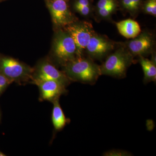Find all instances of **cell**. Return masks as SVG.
I'll return each mask as SVG.
<instances>
[{"mask_svg": "<svg viewBox=\"0 0 156 156\" xmlns=\"http://www.w3.org/2000/svg\"><path fill=\"white\" fill-rule=\"evenodd\" d=\"M0 70L11 82L30 77L33 69L16 59L5 57L0 60Z\"/></svg>", "mask_w": 156, "mask_h": 156, "instance_id": "4", "label": "cell"}, {"mask_svg": "<svg viewBox=\"0 0 156 156\" xmlns=\"http://www.w3.org/2000/svg\"><path fill=\"white\" fill-rule=\"evenodd\" d=\"M78 12L84 16H87L90 13V6H75Z\"/></svg>", "mask_w": 156, "mask_h": 156, "instance_id": "19", "label": "cell"}, {"mask_svg": "<svg viewBox=\"0 0 156 156\" xmlns=\"http://www.w3.org/2000/svg\"><path fill=\"white\" fill-rule=\"evenodd\" d=\"M54 80L63 84L66 87L69 83V79L65 73L57 69L54 66L48 62L41 63L38 67L33 81Z\"/></svg>", "mask_w": 156, "mask_h": 156, "instance_id": "7", "label": "cell"}, {"mask_svg": "<svg viewBox=\"0 0 156 156\" xmlns=\"http://www.w3.org/2000/svg\"><path fill=\"white\" fill-rule=\"evenodd\" d=\"M131 61L132 59L129 55L123 50H118L108 56L100 66L101 75L118 78L124 77Z\"/></svg>", "mask_w": 156, "mask_h": 156, "instance_id": "2", "label": "cell"}, {"mask_svg": "<svg viewBox=\"0 0 156 156\" xmlns=\"http://www.w3.org/2000/svg\"><path fill=\"white\" fill-rule=\"evenodd\" d=\"M65 74L69 80L92 85L101 75L100 67L90 60L77 57L65 65Z\"/></svg>", "mask_w": 156, "mask_h": 156, "instance_id": "1", "label": "cell"}, {"mask_svg": "<svg viewBox=\"0 0 156 156\" xmlns=\"http://www.w3.org/2000/svg\"><path fill=\"white\" fill-rule=\"evenodd\" d=\"M152 43L150 36L147 34L144 33L131 41L128 44V48L134 55H142L151 49Z\"/></svg>", "mask_w": 156, "mask_h": 156, "instance_id": "10", "label": "cell"}, {"mask_svg": "<svg viewBox=\"0 0 156 156\" xmlns=\"http://www.w3.org/2000/svg\"><path fill=\"white\" fill-rule=\"evenodd\" d=\"M115 3L114 0H99L97 4L98 9L99 10L103 9Z\"/></svg>", "mask_w": 156, "mask_h": 156, "instance_id": "18", "label": "cell"}, {"mask_svg": "<svg viewBox=\"0 0 156 156\" xmlns=\"http://www.w3.org/2000/svg\"><path fill=\"white\" fill-rule=\"evenodd\" d=\"M116 25L119 32L127 38H134L141 32L138 23L131 19H127L117 23Z\"/></svg>", "mask_w": 156, "mask_h": 156, "instance_id": "11", "label": "cell"}, {"mask_svg": "<svg viewBox=\"0 0 156 156\" xmlns=\"http://www.w3.org/2000/svg\"><path fill=\"white\" fill-rule=\"evenodd\" d=\"M53 108L52 112V120L54 128L57 131L62 129L68 122V120L66 118L59 103V98L53 101Z\"/></svg>", "mask_w": 156, "mask_h": 156, "instance_id": "12", "label": "cell"}, {"mask_svg": "<svg viewBox=\"0 0 156 156\" xmlns=\"http://www.w3.org/2000/svg\"><path fill=\"white\" fill-rule=\"evenodd\" d=\"M122 5L123 7L127 10L134 11L132 0H122Z\"/></svg>", "mask_w": 156, "mask_h": 156, "instance_id": "20", "label": "cell"}, {"mask_svg": "<svg viewBox=\"0 0 156 156\" xmlns=\"http://www.w3.org/2000/svg\"><path fill=\"white\" fill-rule=\"evenodd\" d=\"M113 45L100 37L93 35L90 39L87 48L88 53L95 58H100L112 49Z\"/></svg>", "mask_w": 156, "mask_h": 156, "instance_id": "9", "label": "cell"}, {"mask_svg": "<svg viewBox=\"0 0 156 156\" xmlns=\"http://www.w3.org/2000/svg\"><path fill=\"white\" fill-rule=\"evenodd\" d=\"M75 6H89V0H78L75 4Z\"/></svg>", "mask_w": 156, "mask_h": 156, "instance_id": "21", "label": "cell"}, {"mask_svg": "<svg viewBox=\"0 0 156 156\" xmlns=\"http://www.w3.org/2000/svg\"><path fill=\"white\" fill-rule=\"evenodd\" d=\"M144 9L147 13L156 16V0H149L146 4Z\"/></svg>", "mask_w": 156, "mask_h": 156, "instance_id": "15", "label": "cell"}, {"mask_svg": "<svg viewBox=\"0 0 156 156\" xmlns=\"http://www.w3.org/2000/svg\"><path fill=\"white\" fill-rule=\"evenodd\" d=\"M140 62L144 73V82L147 83L149 82H156V67L155 63L147 58L141 56Z\"/></svg>", "mask_w": 156, "mask_h": 156, "instance_id": "13", "label": "cell"}, {"mask_svg": "<svg viewBox=\"0 0 156 156\" xmlns=\"http://www.w3.org/2000/svg\"><path fill=\"white\" fill-rule=\"evenodd\" d=\"M33 82L39 87L41 97L44 100L53 102L67 92L66 87L57 81L47 80Z\"/></svg>", "mask_w": 156, "mask_h": 156, "instance_id": "6", "label": "cell"}, {"mask_svg": "<svg viewBox=\"0 0 156 156\" xmlns=\"http://www.w3.org/2000/svg\"><path fill=\"white\" fill-rule=\"evenodd\" d=\"M6 156L4 153H3L2 152L0 151V156Z\"/></svg>", "mask_w": 156, "mask_h": 156, "instance_id": "23", "label": "cell"}, {"mask_svg": "<svg viewBox=\"0 0 156 156\" xmlns=\"http://www.w3.org/2000/svg\"><path fill=\"white\" fill-rule=\"evenodd\" d=\"M116 8V4H112L103 9H99L98 12L100 16L102 17H107L114 11Z\"/></svg>", "mask_w": 156, "mask_h": 156, "instance_id": "16", "label": "cell"}, {"mask_svg": "<svg viewBox=\"0 0 156 156\" xmlns=\"http://www.w3.org/2000/svg\"><path fill=\"white\" fill-rule=\"evenodd\" d=\"M53 51L58 61L66 65L75 58L76 47L69 34L60 31L54 39Z\"/></svg>", "mask_w": 156, "mask_h": 156, "instance_id": "3", "label": "cell"}, {"mask_svg": "<svg viewBox=\"0 0 156 156\" xmlns=\"http://www.w3.org/2000/svg\"><path fill=\"white\" fill-rule=\"evenodd\" d=\"M102 155L104 156H130L132 154L129 152L121 150H112L105 152Z\"/></svg>", "mask_w": 156, "mask_h": 156, "instance_id": "14", "label": "cell"}, {"mask_svg": "<svg viewBox=\"0 0 156 156\" xmlns=\"http://www.w3.org/2000/svg\"><path fill=\"white\" fill-rule=\"evenodd\" d=\"M12 82L5 76L0 74V92Z\"/></svg>", "mask_w": 156, "mask_h": 156, "instance_id": "17", "label": "cell"}, {"mask_svg": "<svg viewBox=\"0 0 156 156\" xmlns=\"http://www.w3.org/2000/svg\"><path fill=\"white\" fill-rule=\"evenodd\" d=\"M132 2H133L134 11L137 10L140 4V0H132Z\"/></svg>", "mask_w": 156, "mask_h": 156, "instance_id": "22", "label": "cell"}, {"mask_svg": "<svg viewBox=\"0 0 156 156\" xmlns=\"http://www.w3.org/2000/svg\"><path fill=\"white\" fill-rule=\"evenodd\" d=\"M66 30L75 43L76 47V55L81 57L83 50L86 49L92 37V31L90 26L86 23H70L66 26Z\"/></svg>", "mask_w": 156, "mask_h": 156, "instance_id": "5", "label": "cell"}, {"mask_svg": "<svg viewBox=\"0 0 156 156\" xmlns=\"http://www.w3.org/2000/svg\"><path fill=\"white\" fill-rule=\"evenodd\" d=\"M53 23L58 26H67L72 23V14L64 0H54L49 5Z\"/></svg>", "mask_w": 156, "mask_h": 156, "instance_id": "8", "label": "cell"}]
</instances>
